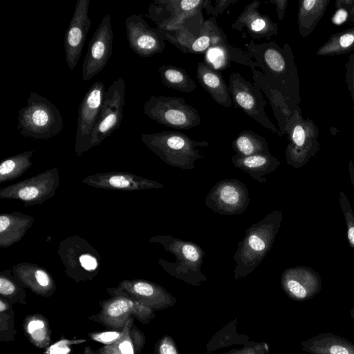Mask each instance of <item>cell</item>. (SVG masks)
I'll use <instances>...</instances> for the list:
<instances>
[{
	"label": "cell",
	"mask_w": 354,
	"mask_h": 354,
	"mask_svg": "<svg viewBox=\"0 0 354 354\" xmlns=\"http://www.w3.org/2000/svg\"><path fill=\"white\" fill-rule=\"evenodd\" d=\"M245 52L262 70L266 82L281 93L295 112L299 109L301 97L297 67L290 46H283L274 41L245 44Z\"/></svg>",
	"instance_id": "cell-1"
},
{
	"label": "cell",
	"mask_w": 354,
	"mask_h": 354,
	"mask_svg": "<svg viewBox=\"0 0 354 354\" xmlns=\"http://www.w3.org/2000/svg\"><path fill=\"white\" fill-rule=\"evenodd\" d=\"M282 219V212L273 210L246 229L233 257L236 278L246 276L263 261L273 246Z\"/></svg>",
	"instance_id": "cell-2"
},
{
	"label": "cell",
	"mask_w": 354,
	"mask_h": 354,
	"mask_svg": "<svg viewBox=\"0 0 354 354\" xmlns=\"http://www.w3.org/2000/svg\"><path fill=\"white\" fill-rule=\"evenodd\" d=\"M142 142L166 164L183 169H193L195 162L203 158L198 147L209 146L179 131H163L141 135Z\"/></svg>",
	"instance_id": "cell-3"
},
{
	"label": "cell",
	"mask_w": 354,
	"mask_h": 354,
	"mask_svg": "<svg viewBox=\"0 0 354 354\" xmlns=\"http://www.w3.org/2000/svg\"><path fill=\"white\" fill-rule=\"evenodd\" d=\"M17 129L26 138L48 140L63 129L62 116L58 108L49 100L32 92L27 105L18 113Z\"/></svg>",
	"instance_id": "cell-4"
},
{
	"label": "cell",
	"mask_w": 354,
	"mask_h": 354,
	"mask_svg": "<svg viewBox=\"0 0 354 354\" xmlns=\"http://www.w3.org/2000/svg\"><path fill=\"white\" fill-rule=\"evenodd\" d=\"M150 243H158L165 250L174 255L175 262L160 259L158 263L168 273L178 278L199 280L205 278L201 272L204 250L192 241H185L171 235H156L149 239Z\"/></svg>",
	"instance_id": "cell-5"
},
{
	"label": "cell",
	"mask_w": 354,
	"mask_h": 354,
	"mask_svg": "<svg viewBox=\"0 0 354 354\" xmlns=\"http://www.w3.org/2000/svg\"><path fill=\"white\" fill-rule=\"evenodd\" d=\"M319 133L313 120L303 118L301 109L295 111L285 129L289 141L285 150L288 165L299 169L315 156L321 147L317 140Z\"/></svg>",
	"instance_id": "cell-6"
},
{
	"label": "cell",
	"mask_w": 354,
	"mask_h": 354,
	"mask_svg": "<svg viewBox=\"0 0 354 354\" xmlns=\"http://www.w3.org/2000/svg\"><path fill=\"white\" fill-rule=\"evenodd\" d=\"M143 109L149 118L176 129H189L201 122L198 110L188 104L183 97L152 95Z\"/></svg>",
	"instance_id": "cell-7"
},
{
	"label": "cell",
	"mask_w": 354,
	"mask_h": 354,
	"mask_svg": "<svg viewBox=\"0 0 354 354\" xmlns=\"http://www.w3.org/2000/svg\"><path fill=\"white\" fill-rule=\"evenodd\" d=\"M229 89L234 106L280 137L279 129L266 113L267 104L262 91L237 72L230 75Z\"/></svg>",
	"instance_id": "cell-8"
},
{
	"label": "cell",
	"mask_w": 354,
	"mask_h": 354,
	"mask_svg": "<svg viewBox=\"0 0 354 354\" xmlns=\"http://www.w3.org/2000/svg\"><path fill=\"white\" fill-rule=\"evenodd\" d=\"M59 184L58 169L53 168L1 189L0 197L21 201L25 207L41 204L55 195Z\"/></svg>",
	"instance_id": "cell-9"
},
{
	"label": "cell",
	"mask_w": 354,
	"mask_h": 354,
	"mask_svg": "<svg viewBox=\"0 0 354 354\" xmlns=\"http://www.w3.org/2000/svg\"><path fill=\"white\" fill-rule=\"evenodd\" d=\"M125 82L122 77L116 79L106 91L100 115L93 129L91 148L102 142L119 129L123 119Z\"/></svg>",
	"instance_id": "cell-10"
},
{
	"label": "cell",
	"mask_w": 354,
	"mask_h": 354,
	"mask_svg": "<svg viewBox=\"0 0 354 354\" xmlns=\"http://www.w3.org/2000/svg\"><path fill=\"white\" fill-rule=\"evenodd\" d=\"M105 93L103 82L97 81L90 86L80 104L75 136V153L78 156L91 149L92 133Z\"/></svg>",
	"instance_id": "cell-11"
},
{
	"label": "cell",
	"mask_w": 354,
	"mask_h": 354,
	"mask_svg": "<svg viewBox=\"0 0 354 354\" xmlns=\"http://www.w3.org/2000/svg\"><path fill=\"white\" fill-rule=\"evenodd\" d=\"M250 201L245 183L238 179H223L207 194L205 204L213 212L222 215L243 214Z\"/></svg>",
	"instance_id": "cell-12"
},
{
	"label": "cell",
	"mask_w": 354,
	"mask_h": 354,
	"mask_svg": "<svg viewBox=\"0 0 354 354\" xmlns=\"http://www.w3.org/2000/svg\"><path fill=\"white\" fill-rule=\"evenodd\" d=\"M113 33L110 15L103 17L88 44L82 64V79L88 81L101 72L112 55Z\"/></svg>",
	"instance_id": "cell-13"
},
{
	"label": "cell",
	"mask_w": 354,
	"mask_h": 354,
	"mask_svg": "<svg viewBox=\"0 0 354 354\" xmlns=\"http://www.w3.org/2000/svg\"><path fill=\"white\" fill-rule=\"evenodd\" d=\"M124 25L129 47L136 55L149 57L165 50L163 31L149 26L142 15L127 17Z\"/></svg>",
	"instance_id": "cell-14"
},
{
	"label": "cell",
	"mask_w": 354,
	"mask_h": 354,
	"mask_svg": "<svg viewBox=\"0 0 354 354\" xmlns=\"http://www.w3.org/2000/svg\"><path fill=\"white\" fill-rule=\"evenodd\" d=\"M89 4V0H77L72 18L65 32V57L71 71L74 70L79 62L91 25L88 15Z\"/></svg>",
	"instance_id": "cell-15"
},
{
	"label": "cell",
	"mask_w": 354,
	"mask_h": 354,
	"mask_svg": "<svg viewBox=\"0 0 354 354\" xmlns=\"http://www.w3.org/2000/svg\"><path fill=\"white\" fill-rule=\"evenodd\" d=\"M59 254L67 268L73 271L68 274L74 278L78 272L93 274L99 266L98 254L84 239L79 236L69 237L60 243Z\"/></svg>",
	"instance_id": "cell-16"
},
{
	"label": "cell",
	"mask_w": 354,
	"mask_h": 354,
	"mask_svg": "<svg viewBox=\"0 0 354 354\" xmlns=\"http://www.w3.org/2000/svg\"><path fill=\"white\" fill-rule=\"evenodd\" d=\"M281 283L290 297L304 301L319 293L322 281L314 269L299 266L286 269L281 275Z\"/></svg>",
	"instance_id": "cell-17"
},
{
	"label": "cell",
	"mask_w": 354,
	"mask_h": 354,
	"mask_svg": "<svg viewBox=\"0 0 354 354\" xmlns=\"http://www.w3.org/2000/svg\"><path fill=\"white\" fill-rule=\"evenodd\" d=\"M260 2L254 0L248 4L239 15L231 28L232 30L243 31L254 39H270L278 33V24L273 22L266 15L259 10Z\"/></svg>",
	"instance_id": "cell-18"
},
{
	"label": "cell",
	"mask_w": 354,
	"mask_h": 354,
	"mask_svg": "<svg viewBox=\"0 0 354 354\" xmlns=\"http://www.w3.org/2000/svg\"><path fill=\"white\" fill-rule=\"evenodd\" d=\"M82 182L89 186L109 189L142 190L160 189L162 183L126 172H109L87 176Z\"/></svg>",
	"instance_id": "cell-19"
},
{
	"label": "cell",
	"mask_w": 354,
	"mask_h": 354,
	"mask_svg": "<svg viewBox=\"0 0 354 354\" xmlns=\"http://www.w3.org/2000/svg\"><path fill=\"white\" fill-rule=\"evenodd\" d=\"M112 297L103 301L100 313L90 319L107 327L122 330L132 315L139 316L141 304L123 296Z\"/></svg>",
	"instance_id": "cell-20"
},
{
	"label": "cell",
	"mask_w": 354,
	"mask_h": 354,
	"mask_svg": "<svg viewBox=\"0 0 354 354\" xmlns=\"http://www.w3.org/2000/svg\"><path fill=\"white\" fill-rule=\"evenodd\" d=\"M196 78L202 87L219 105L231 107L232 100L229 89L222 75L206 62H198Z\"/></svg>",
	"instance_id": "cell-21"
},
{
	"label": "cell",
	"mask_w": 354,
	"mask_h": 354,
	"mask_svg": "<svg viewBox=\"0 0 354 354\" xmlns=\"http://www.w3.org/2000/svg\"><path fill=\"white\" fill-rule=\"evenodd\" d=\"M15 279L37 294L52 293L55 286L48 273L42 268L32 263H21L12 269Z\"/></svg>",
	"instance_id": "cell-22"
},
{
	"label": "cell",
	"mask_w": 354,
	"mask_h": 354,
	"mask_svg": "<svg viewBox=\"0 0 354 354\" xmlns=\"http://www.w3.org/2000/svg\"><path fill=\"white\" fill-rule=\"evenodd\" d=\"M254 85L258 87L268 99L279 125L280 137L285 135L286 127L294 114L284 97L272 88L265 81L263 74L254 67L251 68Z\"/></svg>",
	"instance_id": "cell-23"
},
{
	"label": "cell",
	"mask_w": 354,
	"mask_h": 354,
	"mask_svg": "<svg viewBox=\"0 0 354 354\" xmlns=\"http://www.w3.org/2000/svg\"><path fill=\"white\" fill-rule=\"evenodd\" d=\"M310 354H354V343L331 333H321L301 343Z\"/></svg>",
	"instance_id": "cell-24"
},
{
	"label": "cell",
	"mask_w": 354,
	"mask_h": 354,
	"mask_svg": "<svg viewBox=\"0 0 354 354\" xmlns=\"http://www.w3.org/2000/svg\"><path fill=\"white\" fill-rule=\"evenodd\" d=\"M231 162L236 168L248 174L254 180L265 183L266 175L274 172L280 165V161L270 153L250 156L234 155Z\"/></svg>",
	"instance_id": "cell-25"
},
{
	"label": "cell",
	"mask_w": 354,
	"mask_h": 354,
	"mask_svg": "<svg viewBox=\"0 0 354 354\" xmlns=\"http://www.w3.org/2000/svg\"><path fill=\"white\" fill-rule=\"evenodd\" d=\"M34 218L21 212L0 216V246L8 248L19 241L31 227Z\"/></svg>",
	"instance_id": "cell-26"
},
{
	"label": "cell",
	"mask_w": 354,
	"mask_h": 354,
	"mask_svg": "<svg viewBox=\"0 0 354 354\" xmlns=\"http://www.w3.org/2000/svg\"><path fill=\"white\" fill-rule=\"evenodd\" d=\"M330 0H301L299 2L297 25L300 35L306 37L325 14Z\"/></svg>",
	"instance_id": "cell-27"
},
{
	"label": "cell",
	"mask_w": 354,
	"mask_h": 354,
	"mask_svg": "<svg viewBox=\"0 0 354 354\" xmlns=\"http://www.w3.org/2000/svg\"><path fill=\"white\" fill-rule=\"evenodd\" d=\"M206 59L212 64L214 69H223L230 66L232 62L250 67H257L256 62L245 51L234 48L228 41L222 46L215 47L206 52Z\"/></svg>",
	"instance_id": "cell-28"
},
{
	"label": "cell",
	"mask_w": 354,
	"mask_h": 354,
	"mask_svg": "<svg viewBox=\"0 0 354 354\" xmlns=\"http://www.w3.org/2000/svg\"><path fill=\"white\" fill-rule=\"evenodd\" d=\"M226 42V35L217 25L216 17H211L204 21L200 34L190 46L188 53L207 52Z\"/></svg>",
	"instance_id": "cell-29"
},
{
	"label": "cell",
	"mask_w": 354,
	"mask_h": 354,
	"mask_svg": "<svg viewBox=\"0 0 354 354\" xmlns=\"http://www.w3.org/2000/svg\"><path fill=\"white\" fill-rule=\"evenodd\" d=\"M236 154L240 156H250L269 153L268 142L266 138L257 133L244 130L240 132L232 143Z\"/></svg>",
	"instance_id": "cell-30"
},
{
	"label": "cell",
	"mask_w": 354,
	"mask_h": 354,
	"mask_svg": "<svg viewBox=\"0 0 354 354\" xmlns=\"http://www.w3.org/2000/svg\"><path fill=\"white\" fill-rule=\"evenodd\" d=\"M354 50V27L333 34L317 50L318 56H337Z\"/></svg>",
	"instance_id": "cell-31"
},
{
	"label": "cell",
	"mask_w": 354,
	"mask_h": 354,
	"mask_svg": "<svg viewBox=\"0 0 354 354\" xmlns=\"http://www.w3.org/2000/svg\"><path fill=\"white\" fill-rule=\"evenodd\" d=\"M162 84L168 88L185 93L196 88V84L187 71L180 67L163 65L158 68Z\"/></svg>",
	"instance_id": "cell-32"
},
{
	"label": "cell",
	"mask_w": 354,
	"mask_h": 354,
	"mask_svg": "<svg viewBox=\"0 0 354 354\" xmlns=\"http://www.w3.org/2000/svg\"><path fill=\"white\" fill-rule=\"evenodd\" d=\"M34 151H28L3 160L0 165V183L12 180L28 170L32 165L30 160Z\"/></svg>",
	"instance_id": "cell-33"
},
{
	"label": "cell",
	"mask_w": 354,
	"mask_h": 354,
	"mask_svg": "<svg viewBox=\"0 0 354 354\" xmlns=\"http://www.w3.org/2000/svg\"><path fill=\"white\" fill-rule=\"evenodd\" d=\"M132 322L133 318H131L122 328L120 337L113 344L102 347L97 354H136V340L131 330Z\"/></svg>",
	"instance_id": "cell-34"
},
{
	"label": "cell",
	"mask_w": 354,
	"mask_h": 354,
	"mask_svg": "<svg viewBox=\"0 0 354 354\" xmlns=\"http://www.w3.org/2000/svg\"><path fill=\"white\" fill-rule=\"evenodd\" d=\"M26 331L32 342L38 346H45L49 341L48 332L45 322L35 317L30 319L26 326Z\"/></svg>",
	"instance_id": "cell-35"
},
{
	"label": "cell",
	"mask_w": 354,
	"mask_h": 354,
	"mask_svg": "<svg viewBox=\"0 0 354 354\" xmlns=\"http://www.w3.org/2000/svg\"><path fill=\"white\" fill-rule=\"evenodd\" d=\"M10 270H6L0 276V294L8 299L15 298L18 295L24 294L19 281L10 274Z\"/></svg>",
	"instance_id": "cell-36"
},
{
	"label": "cell",
	"mask_w": 354,
	"mask_h": 354,
	"mask_svg": "<svg viewBox=\"0 0 354 354\" xmlns=\"http://www.w3.org/2000/svg\"><path fill=\"white\" fill-rule=\"evenodd\" d=\"M339 201L346 225L349 245L354 250V213L351 203L344 192L339 194Z\"/></svg>",
	"instance_id": "cell-37"
},
{
	"label": "cell",
	"mask_w": 354,
	"mask_h": 354,
	"mask_svg": "<svg viewBox=\"0 0 354 354\" xmlns=\"http://www.w3.org/2000/svg\"><path fill=\"white\" fill-rule=\"evenodd\" d=\"M353 0H337L335 1V11L330 18L333 24L340 26L348 21L350 12Z\"/></svg>",
	"instance_id": "cell-38"
},
{
	"label": "cell",
	"mask_w": 354,
	"mask_h": 354,
	"mask_svg": "<svg viewBox=\"0 0 354 354\" xmlns=\"http://www.w3.org/2000/svg\"><path fill=\"white\" fill-rule=\"evenodd\" d=\"M122 335V330H109L101 333H91L90 337L100 343L109 345L118 340Z\"/></svg>",
	"instance_id": "cell-39"
},
{
	"label": "cell",
	"mask_w": 354,
	"mask_h": 354,
	"mask_svg": "<svg viewBox=\"0 0 354 354\" xmlns=\"http://www.w3.org/2000/svg\"><path fill=\"white\" fill-rule=\"evenodd\" d=\"M346 81L348 91L354 104V53L349 56L346 64Z\"/></svg>",
	"instance_id": "cell-40"
},
{
	"label": "cell",
	"mask_w": 354,
	"mask_h": 354,
	"mask_svg": "<svg viewBox=\"0 0 354 354\" xmlns=\"http://www.w3.org/2000/svg\"><path fill=\"white\" fill-rule=\"evenodd\" d=\"M214 4V7L205 4L204 8L207 10V12L209 15H212L213 17H216L218 15L221 14L231 3H235L236 1L234 0H216L211 1Z\"/></svg>",
	"instance_id": "cell-41"
},
{
	"label": "cell",
	"mask_w": 354,
	"mask_h": 354,
	"mask_svg": "<svg viewBox=\"0 0 354 354\" xmlns=\"http://www.w3.org/2000/svg\"><path fill=\"white\" fill-rule=\"evenodd\" d=\"M77 341H69L67 339L60 340L51 345L47 350L48 354H68L71 351L70 344Z\"/></svg>",
	"instance_id": "cell-42"
},
{
	"label": "cell",
	"mask_w": 354,
	"mask_h": 354,
	"mask_svg": "<svg viewBox=\"0 0 354 354\" xmlns=\"http://www.w3.org/2000/svg\"><path fill=\"white\" fill-rule=\"evenodd\" d=\"M271 3L275 5V9L277 13V17L282 21L284 17L285 12L288 6V0H270Z\"/></svg>",
	"instance_id": "cell-43"
},
{
	"label": "cell",
	"mask_w": 354,
	"mask_h": 354,
	"mask_svg": "<svg viewBox=\"0 0 354 354\" xmlns=\"http://www.w3.org/2000/svg\"><path fill=\"white\" fill-rule=\"evenodd\" d=\"M160 354H177L175 348L170 344H162L160 346Z\"/></svg>",
	"instance_id": "cell-44"
},
{
	"label": "cell",
	"mask_w": 354,
	"mask_h": 354,
	"mask_svg": "<svg viewBox=\"0 0 354 354\" xmlns=\"http://www.w3.org/2000/svg\"><path fill=\"white\" fill-rule=\"evenodd\" d=\"M348 170H349L351 182V184L354 189V165H353V161L351 159L350 160V162H349V165H348Z\"/></svg>",
	"instance_id": "cell-45"
},
{
	"label": "cell",
	"mask_w": 354,
	"mask_h": 354,
	"mask_svg": "<svg viewBox=\"0 0 354 354\" xmlns=\"http://www.w3.org/2000/svg\"><path fill=\"white\" fill-rule=\"evenodd\" d=\"M8 304L6 301L3 299V298H1L0 299V312L3 313L6 310H8Z\"/></svg>",
	"instance_id": "cell-46"
},
{
	"label": "cell",
	"mask_w": 354,
	"mask_h": 354,
	"mask_svg": "<svg viewBox=\"0 0 354 354\" xmlns=\"http://www.w3.org/2000/svg\"><path fill=\"white\" fill-rule=\"evenodd\" d=\"M348 22L350 24H354V0H353V3L352 7H351V9Z\"/></svg>",
	"instance_id": "cell-47"
},
{
	"label": "cell",
	"mask_w": 354,
	"mask_h": 354,
	"mask_svg": "<svg viewBox=\"0 0 354 354\" xmlns=\"http://www.w3.org/2000/svg\"><path fill=\"white\" fill-rule=\"evenodd\" d=\"M85 354H94L90 347L86 346L85 348Z\"/></svg>",
	"instance_id": "cell-48"
},
{
	"label": "cell",
	"mask_w": 354,
	"mask_h": 354,
	"mask_svg": "<svg viewBox=\"0 0 354 354\" xmlns=\"http://www.w3.org/2000/svg\"><path fill=\"white\" fill-rule=\"evenodd\" d=\"M351 317L354 322V306L352 308L351 311Z\"/></svg>",
	"instance_id": "cell-49"
}]
</instances>
